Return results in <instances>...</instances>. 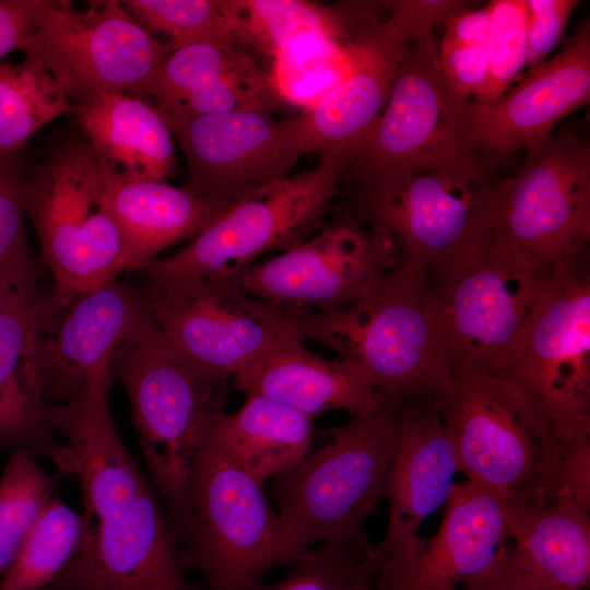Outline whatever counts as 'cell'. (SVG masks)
<instances>
[{"label": "cell", "instance_id": "cell-1", "mask_svg": "<svg viewBox=\"0 0 590 590\" xmlns=\"http://www.w3.org/2000/svg\"><path fill=\"white\" fill-rule=\"evenodd\" d=\"M434 401L469 481L504 495L590 506V457L568 453L505 380L458 375Z\"/></svg>", "mask_w": 590, "mask_h": 590}, {"label": "cell", "instance_id": "cell-2", "mask_svg": "<svg viewBox=\"0 0 590 590\" xmlns=\"http://www.w3.org/2000/svg\"><path fill=\"white\" fill-rule=\"evenodd\" d=\"M109 367L130 400L142 457L182 545L190 529L193 460L210 418L226 408L227 381L197 366L153 318L121 345Z\"/></svg>", "mask_w": 590, "mask_h": 590}, {"label": "cell", "instance_id": "cell-3", "mask_svg": "<svg viewBox=\"0 0 590 590\" xmlns=\"http://www.w3.org/2000/svg\"><path fill=\"white\" fill-rule=\"evenodd\" d=\"M406 402L381 397L376 409L326 428L322 446L272 479L274 508L299 546H370L364 526L384 496Z\"/></svg>", "mask_w": 590, "mask_h": 590}, {"label": "cell", "instance_id": "cell-4", "mask_svg": "<svg viewBox=\"0 0 590 590\" xmlns=\"http://www.w3.org/2000/svg\"><path fill=\"white\" fill-rule=\"evenodd\" d=\"M489 374L528 402L568 453L590 457L588 251L544 273L518 338Z\"/></svg>", "mask_w": 590, "mask_h": 590}, {"label": "cell", "instance_id": "cell-5", "mask_svg": "<svg viewBox=\"0 0 590 590\" xmlns=\"http://www.w3.org/2000/svg\"><path fill=\"white\" fill-rule=\"evenodd\" d=\"M302 338L356 366L384 398L435 400L450 384L432 307L428 273L398 263L364 298L308 312Z\"/></svg>", "mask_w": 590, "mask_h": 590}, {"label": "cell", "instance_id": "cell-6", "mask_svg": "<svg viewBox=\"0 0 590 590\" xmlns=\"http://www.w3.org/2000/svg\"><path fill=\"white\" fill-rule=\"evenodd\" d=\"M191 520L180 547L202 590H253L278 566L306 550L290 534L263 484L203 437L190 476Z\"/></svg>", "mask_w": 590, "mask_h": 590}, {"label": "cell", "instance_id": "cell-7", "mask_svg": "<svg viewBox=\"0 0 590 590\" xmlns=\"http://www.w3.org/2000/svg\"><path fill=\"white\" fill-rule=\"evenodd\" d=\"M354 179L345 217L388 234L398 263L430 272L492 229L500 179L449 170L386 169Z\"/></svg>", "mask_w": 590, "mask_h": 590}, {"label": "cell", "instance_id": "cell-8", "mask_svg": "<svg viewBox=\"0 0 590 590\" xmlns=\"http://www.w3.org/2000/svg\"><path fill=\"white\" fill-rule=\"evenodd\" d=\"M359 145L332 146L310 169L237 202L178 251L155 258L145 279L233 278L266 253L290 250L323 227Z\"/></svg>", "mask_w": 590, "mask_h": 590}, {"label": "cell", "instance_id": "cell-9", "mask_svg": "<svg viewBox=\"0 0 590 590\" xmlns=\"http://www.w3.org/2000/svg\"><path fill=\"white\" fill-rule=\"evenodd\" d=\"M551 267L492 233L428 272L432 307L450 377L493 373L518 338Z\"/></svg>", "mask_w": 590, "mask_h": 590}, {"label": "cell", "instance_id": "cell-10", "mask_svg": "<svg viewBox=\"0 0 590 590\" xmlns=\"http://www.w3.org/2000/svg\"><path fill=\"white\" fill-rule=\"evenodd\" d=\"M110 168L86 142L61 145L27 176L26 215L54 287L88 291L127 271L120 229L107 200Z\"/></svg>", "mask_w": 590, "mask_h": 590}, {"label": "cell", "instance_id": "cell-11", "mask_svg": "<svg viewBox=\"0 0 590 590\" xmlns=\"http://www.w3.org/2000/svg\"><path fill=\"white\" fill-rule=\"evenodd\" d=\"M469 103L441 75L434 36L410 43L386 106L345 175L404 168L492 178V155L471 140Z\"/></svg>", "mask_w": 590, "mask_h": 590}, {"label": "cell", "instance_id": "cell-12", "mask_svg": "<svg viewBox=\"0 0 590 590\" xmlns=\"http://www.w3.org/2000/svg\"><path fill=\"white\" fill-rule=\"evenodd\" d=\"M141 290L168 339L201 369L226 381L279 337L302 339L308 312L248 293L237 276L144 278Z\"/></svg>", "mask_w": 590, "mask_h": 590}, {"label": "cell", "instance_id": "cell-13", "mask_svg": "<svg viewBox=\"0 0 590 590\" xmlns=\"http://www.w3.org/2000/svg\"><path fill=\"white\" fill-rule=\"evenodd\" d=\"M48 0L25 59L48 71L74 104L110 93L138 97L169 47L155 39L121 1ZM72 103V102H71Z\"/></svg>", "mask_w": 590, "mask_h": 590}, {"label": "cell", "instance_id": "cell-14", "mask_svg": "<svg viewBox=\"0 0 590 590\" xmlns=\"http://www.w3.org/2000/svg\"><path fill=\"white\" fill-rule=\"evenodd\" d=\"M520 170L500 179L492 236L546 267L587 252L590 145L564 132L527 146Z\"/></svg>", "mask_w": 590, "mask_h": 590}, {"label": "cell", "instance_id": "cell-15", "mask_svg": "<svg viewBox=\"0 0 590 590\" xmlns=\"http://www.w3.org/2000/svg\"><path fill=\"white\" fill-rule=\"evenodd\" d=\"M161 116L186 160L184 188L224 209L287 178L307 154L299 115L287 119L257 111Z\"/></svg>", "mask_w": 590, "mask_h": 590}, {"label": "cell", "instance_id": "cell-16", "mask_svg": "<svg viewBox=\"0 0 590 590\" xmlns=\"http://www.w3.org/2000/svg\"><path fill=\"white\" fill-rule=\"evenodd\" d=\"M397 264L398 251L388 234L338 217L300 245L251 264L237 278L257 297L327 314L364 298Z\"/></svg>", "mask_w": 590, "mask_h": 590}, {"label": "cell", "instance_id": "cell-17", "mask_svg": "<svg viewBox=\"0 0 590 590\" xmlns=\"http://www.w3.org/2000/svg\"><path fill=\"white\" fill-rule=\"evenodd\" d=\"M140 288L114 281L88 291L54 287L43 294L35 350L48 406L72 400L88 376L111 359L152 319Z\"/></svg>", "mask_w": 590, "mask_h": 590}, {"label": "cell", "instance_id": "cell-18", "mask_svg": "<svg viewBox=\"0 0 590 590\" xmlns=\"http://www.w3.org/2000/svg\"><path fill=\"white\" fill-rule=\"evenodd\" d=\"M42 590H202L187 576L180 545L151 481L125 507L86 523L82 541Z\"/></svg>", "mask_w": 590, "mask_h": 590}, {"label": "cell", "instance_id": "cell-19", "mask_svg": "<svg viewBox=\"0 0 590 590\" xmlns=\"http://www.w3.org/2000/svg\"><path fill=\"white\" fill-rule=\"evenodd\" d=\"M457 472L455 451L435 401L423 396L410 399L384 493L390 509L388 529L368 548L374 590H389L409 569L425 541L418 529L446 504Z\"/></svg>", "mask_w": 590, "mask_h": 590}, {"label": "cell", "instance_id": "cell-20", "mask_svg": "<svg viewBox=\"0 0 590 590\" xmlns=\"http://www.w3.org/2000/svg\"><path fill=\"white\" fill-rule=\"evenodd\" d=\"M589 99L590 23L585 20L558 54L511 91L487 103L470 101L471 140L489 155L527 148Z\"/></svg>", "mask_w": 590, "mask_h": 590}, {"label": "cell", "instance_id": "cell-21", "mask_svg": "<svg viewBox=\"0 0 590 590\" xmlns=\"http://www.w3.org/2000/svg\"><path fill=\"white\" fill-rule=\"evenodd\" d=\"M42 297L37 279L0 285V449H26L59 474L76 475L74 456L57 439L39 386L35 335Z\"/></svg>", "mask_w": 590, "mask_h": 590}, {"label": "cell", "instance_id": "cell-22", "mask_svg": "<svg viewBox=\"0 0 590 590\" xmlns=\"http://www.w3.org/2000/svg\"><path fill=\"white\" fill-rule=\"evenodd\" d=\"M161 115L191 117L231 111L273 115L285 102L271 75L243 48L219 42L168 54L141 88Z\"/></svg>", "mask_w": 590, "mask_h": 590}, {"label": "cell", "instance_id": "cell-23", "mask_svg": "<svg viewBox=\"0 0 590 590\" xmlns=\"http://www.w3.org/2000/svg\"><path fill=\"white\" fill-rule=\"evenodd\" d=\"M382 10L352 35L343 82L299 115L307 153L363 145L384 110L410 42L390 13L381 16Z\"/></svg>", "mask_w": 590, "mask_h": 590}, {"label": "cell", "instance_id": "cell-24", "mask_svg": "<svg viewBox=\"0 0 590 590\" xmlns=\"http://www.w3.org/2000/svg\"><path fill=\"white\" fill-rule=\"evenodd\" d=\"M109 364L96 368L68 403L49 406L56 434L71 450L80 479L83 517L95 523L125 507L150 482L123 444L109 402Z\"/></svg>", "mask_w": 590, "mask_h": 590}, {"label": "cell", "instance_id": "cell-25", "mask_svg": "<svg viewBox=\"0 0 590 590\" xmlns=\"http://www.w3.org/2000/svg\"><path fill=\"white\" fill-rule=\"evenodd\" d=\"M517 498L469 480L456 483L438 531L425 539L409 569L389 590H458L485 571L511 543Z\"/></svg>", "mask_w": 590, "mask_h": 590}, {"label": "cell", "instance_id": "cell-26", "mask_svg": "<svg viewBox=\"0 0 590 590\" xmlns=\"http://www.w3.org/2000/svg\"><path fill=\"white\" fill-rule=\"evenodd\" d=\"M232 380L246 396L271 399L312 418L333 410L350 415L368 412L381 402L379 391L356 366L311 352L293 333L279 337Z\"/></svg>", "mask_w": 590, "mask_h": 590}, {"label": "cell", "instance_id": "cell-27", "mask_svg": "<svg viewBox=\"0 0 590 590\" xmlns=\"http://www.w3.org/2000/svg\"><path fill=\"white\" fill-rule=\"evenodd\" d=\"M107 200L123 238L127 271H142L162 250L194 238L228 210L184 187L126 179L111 169Z\"/></svg>", "mask_w": 590, "mask_h": 590}, {"label": "cell", "instance_id": "cell-28", "mask_svg": "<svg viewBox=\"0 0 590 590\" xmlns=\"http://www.w3.org/2000/svg\"><path fill=\"white\" fill-rule=\"evenodd\" d=\"M95 155L126 179L165 181L173 175V135L158 110L143 98L110 93L73 104Z\"/></svg>", "mask_w": 590, "mask_h": 590}, {"label": "cell", "instance_id": "cell-29", "mask_svg": "<svg viewBox=\"0 0 590 590\" xmlns=\"http://www.w3.org/2000/svg\"><path fill=\"white\" fill-rule=\"evenodd\" d=\"M510 533L515 551L545 590L589 588V507L567 497H518Z\"/></svg>", "mask_w": 590, "mask_h": 590}, {"label": "cell", "instance_id": "cell-30", "mask_svg": "<svg viewBox=\"0 0 590 590\" xmlns=\"http://www.w3.org/2000/svg\"><path fill=\"white\" fill-rule=\"evenodd\" d=\"M315 418L261 396L210 418L204 437L261 484L294 468L311 449Z\"/></svg>", "mask_w": 590, "mask_h": 590}, {"label": "cell", "instance_id": "cell-31", "mask_svg": "<svg viewBox=\"0 0 590 590\" xmlns=\"http://www.w3.org/2000/svg\"><path fill=\"white\" fill-rule=\"evenodd\" d=\"M245 46L274 57L311 37L347 38L379 12L384 1L323 4L307 0H215Z\"/></svg>", "mask_w": 590, "mask_h": 590}, {"label": "cell", "instance_id": "cell-32", "mask_svg": "<svg viewBox=\"0 0 590 590\" xmlns=\"http://www.w3.org/2000/svg\"><path fill=\"white\" fill-rule=\"evenodd\" d=\"M73 104L54 76L24 59L0 62V156L19 154L30 138Z\"/></svg>", "mask_w": 590, "mask_h": 590}, {"label": "cell", "instance_id": "cell-33", "mask_svg": "<svg viewBox=\"0 0 590 590\" xmlns=\"http://www.w3.org/2000/svg\"><path fill=\"white\" fill-rule=\"evenodd\" d=\"M86 520L55 495L27 533L0 590H42L78 550Z\"/></svg>", "mask_w": 590, "mask_h": 590}, {"label": "cell", "instance_id": "cell-34", "mask_svg": "<svg viewBox=\"0 0 590 590\" xmlns=\"http://www.w3.org/2000/svg\"><path fill=\"white\" fill-rule=\"evenodd\" d=\"M351 37H311L279 51L270 75L280 97L306 109L338 87L350 71Z\"/></svg>", "mask_w": 590, "mask_h": 590}, {"label": "cell", "instance_id": "cell-35", "mask_svg": "<svg viewBox=\"0 0 590 590\" xmlns=\"http://www.w3.org/2000/svg\"><path fill=\"white\" fill-rule=\"evenodd\" d=\"M61 474L46 472L33 452L13 449L0 476V580L31 528L56 495Z\"/></svg>", "mask_w": 590, "mask_h": 590}, {"label": "cell", "instance_id": "cell-36", "mask_svg": "<svg viewBox=\"0 0 590 590\" xmlns=\"http://www.w3.org/2000/svg\"><path fill=\"white\" fill-rule=\"evenodd\" d=\"M123 7L150 33L165 34L170 50L205 42L245 46L215 0H125Z\"/></svg>", "mask_w": 590, "mask_h": 590}, {"label": "cell", "instance_id": "cell-37", "mask_svg": "<svg viewBox=\"0 0 590 590\" xmlns=\"http://www.w3.org/2000/svg\"><path fill=\"white\" fill-rule=\"evenodd\" d=\"M368 548L338 543L306 548L284 578L261 582L253 590H356L363 581L374 580Z\"/></svg>", "mask_w": 590, "mask_h": 590}, {"label": "cell", "instance_id": "cell-38", "mask_svg": "<svg viewBox=\"0 0 590 590\" xmlns=\"http://www.w3.org/2000/svg\"><path fill=\"white\" fill-rule=\"evenodd\" d=\"M26 178L20 153L0 156V285L38 278L25 228Z\"/></svg>", "mask_w": 590, "mask_h": 590}, {"label": "cell", "instance_id": "cell-39", "mask_svg": "<svg viewBox=\"0 0 590 590\" xmlns=\"http://www.w3.org/2000/svg\"><path fill=\"white\" fill-rule=\"evenodd\" d=\"M487 78L475 102L502 96L527 63V10L524 0H494L487 4Z\"/></svg>", "mask_w": 590, "mask_h": 590}, {"label": "cell", "instance_id": "cell-40", "mask_svg": "<svg viewBox=\"0 0 590 590\" xmlns=\"http://www.w3.org/2000/svg\"><path fill=\"white\" fill-rule=\"evenodd\" d=\"M527 10V63L533 70L547 60L560 40L576 0H524Z\"/></svg>", "mask_w": 590, "mask_h": 590}, {"label": "cell", "instance_id": "cell-41", "mask_svg": "<svg viewBox=\"0 0 590 590\" xmlns=\"http://www.w3.org/2000/svg\"><path fill=\"white\" fill-rule=\"evenodd\" d=\"M438 64L445 81L460 98H476L487 78L486 44L460 45L441 42Z\"/></svg>", "mask_w": 590, "mask_h": 590}, {"label": "cell", "instance_id": "cell-42", "mask_svg": "<svg viewBox=\"0 0 590 590\" xmlns=\"http://www.w3.org/2000/svg\"><path fill=\"white\" fill-rule=\"evenodd\" d=\"M390 15L410 43L433 36V31L455 15L470 10L462 0H397L387 1Z\"/></svg>", "mask_w": 590, "mask_h": 590}, {"label": "cell", "instance_id": "cell-43", "mask_svg": "<svg viewBox=\"0 0 590 590\" xmlns=\"http://www.w3.org/2000/svg\"><path fill=\"white\" fill-rule=\"evenodd\" d=\"M458 590H545L536 575L510 545L482 574L467 580Z\"/></svg>", "mask_w": 590, "mask_h": 590}, {"label": "cell", "instance_id": "cell-44", "mask_svg": "<svg viewBox=\"0 0 590 590\" xmlns=\"http://www.w3.org/2000/svg\"><path fill=\"white\" fill-rule=\"evenodd\" d=\"M48 0H0V62L13 50H23Z\"/></svg>", "mask_w": 590, "mask_h": 590}, {"label": "cell", "instance_id": "cell-45", "mask_svg": "<svg viewBox=\"0 0 590 590\" xmlns=\"http://www.w3.org/2000/svg\"><path fill=\"white\" fill-rule=\"evenodd\" d=\"M487 5L477 10H467L446 23L444 43L460 45L486 44L488 30Z\"/></svg>", "mask_w": 590, "mask_h": 590}]
</instances>
